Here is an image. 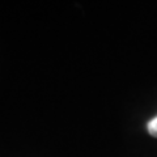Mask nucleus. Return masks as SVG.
<instances>
[{
    "instance_id": "1",
    "label": "nucleus",
    "mask_w": 157,
    "mask_h": 157,
    "mask_svg": "<svg viewBox=\"0 0 157 157\" xmlns=\"http://www.w3.org/2000/svg\"><path fill=\"white\" fill-rule=\"evenodd\" d=\"M147 128H148V132L152 135L157 137V117H155L153 119H151L148 122V126H147Z\"/></svg>"
}]
</instances>
